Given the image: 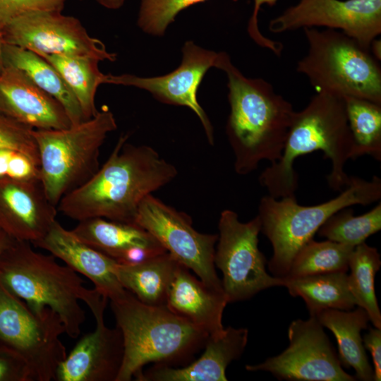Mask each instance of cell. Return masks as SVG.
I'll list each match as a JSON object with an SVG mask.
<instances>
[{"instance_id": "1", "label": "cell", "mask_w": 381, "mask_h": 381, "mask_svg": "<svg viewBox=\"0 0 381 381\" xmlns=\"http://www.w3.org/2000/svg\"><path fill=\"white\" fill-rule=\"evenodd\" d=\"M119 138L105 163L84 184L64 195L57 209L78 222L101 217L135 224L141 202L172 181L178 174L174 164L148 145Z\"/></svg>"}, {"instance_id": "2", "label": "cell", "mask_w": 381, "mask_h": 381, "mask_svg": "<svg viewBox=\"0 0 381 381\" xmlns=\"http://www.w3.org/2000/svg\"><path fill=\"white\" fill-rule=\"evenodd\" d=\"M214 67L228 78L230 114L226 133L236 172L249 174L263 160L277 161L295 112L292 104L266 80L243 75L225 52L218 53Z\"/></svg>"}, {"instance_id": "3", "label": "cell", "mask_w": 381, "mask_h": 381, "mask_svg": "<svg viewBox=\"0 0 381 381\" xmlns=\"http://www.w3.org/2000/svg\"><path fill=\"white\" fill-rule=\"evenodd\" d=\"M351 147L344 98L317 92L303 110L294 112L280 158L261 173L259 181L274 198L295 197L298 178L295 160L320 150L331 162L329 186L341 192L350 182L344 167L351 159Z\"/></svg>"}, {"instance_id": "4", "label": "cell", "mask_w": 381, "mask_h": 381, "mask_svg": "<svg viewBox=\"0 0 381 381\" xmlns=\"http://www.w3.org/2000/svg\"><path fill=\"white\" fill-rule=\"evenodd\" d=\"M124 356L116 381H130L150 363L172 366L190 359L204 347L207 334L166 306L140 301L128 291L111 301Z\"/></svg>"}, {"instance_id": "5", "label": "cell", "mask_w": 381, "mask_h": 381, "mask_svg": "<svg viewBox=\"0 0 381 381\" xmlns=\"http://www.w3.org/2000/svg\"><path fill=\"white\" fill-rule=\"evenodd\" d=\"M84 284L78 273L52 255L35 251L30 242L12 239L0 254V285L34 310L51 308L72 339L85 320L79 301L87 303L96 293Z\"/></svg>"}, {"instance_id": "6", "label": "cell", "mask_w": 381, "mask_h": 381, "mask_svg": "<svg viewBox=\"0 0 381 381\" xmlns=\"http://www.w3.org/2000/svg\"><path fill=\"white\" fill-rule=\"evenodd\" d=\"M381 198V179L370 181L351 176L339 195L325 202L304 206L296 197L281 200L270 195L261 198L258 214L261 231L270 241L273 255L268 268L274 277H284L298 251L313 239L321 226L339 210L354 205H366Z\"/></svg>"}, {"instance_id": "7", "label": "cell", "mask_w": 381, "mask_h": 381, "mask_svg": "<svg viewBox=\"0 0 381 381\" xmlns=\"http://www.w3.org/2000/svg\"><path fill=\"white\" fill-rule=\"evenodd\" d=\"M116 128L113 113L104 107L92 118L66 128L33 130L40 181L54 205L97 171L101 147Z\"/></svg>"}, {"instance_id": "8", "label": "cell", "mask_w": 381, "mask_h": 381, "mask_svg": "<svg viewBox=\"0 0 381 381\" xmlns=\"http://www.w3.org/2000/svg\"><path fill=\"white\" fill-rule=\"evenodd\" d=\"M303 29L308 50L296 71L317 92L381 104V68L369 49L339 30Z\"/></svg>"}, {"instance_id": "9", "label": "cell", "mask_w": 381, "mask_h": 381, "mask_svg": "<svg viewBox=\"0 0 381 381\" xmlns=\"http://www.w3.org/2000/svg\"><path fill=\"white\" fill-rule=\"evenodd\" d=\"M59 316L47 307L36 311L0 285V347L27 363L33 381L55 380L67 353Z\"/></svg>"}, {"instance_id": "10", "label": "cell", "mask_w": 381, "mask_h": 381, "mask_svg": "<svg viewBox=\"0 0 381 381\" xmlns=\"http://www.w3.org/2000/svg\"><path fill=\"white\" fill-rule=\"evenodd\" d=\"M218 229L214 265L222 273V284L228 303L248 300L265 289L283 286L282 277L271 276L266 271V258L258 248L261 223L258 215L241 222L236 212L224 210Z\"/></svg>"}, {"instance_id": "11", "label": "cell", "mask_w": 381, "mask_h": 381, "mask_svg": "<svg viewBox=\"0 0 381 381\" xmlns=\"http://www.w3.org/2000/svg\"><path fill=\"white\" fill-rule=\"evenodd\" d=\"M135 224L148 231L180 264L210 289L224 292L214 265L217 234H202L191 218L150 194L141 202Z\"/></svg>"}, {"instance_id": "12", "label": "cell", "mask_w": 381, "mask_h": 381, "mask_svg": "<svg viewBox=\"0 0 381 381\" xmlns=\"http://www.w3.org/2000/svg\"><path fill=\"white\" fill-rule=\"evenodd\" d=\"M5 44L32 51L38 55L89 56L114 61L104 43L91 37L80 21L61 12L32 11L8 24L1 31Z\"/></svg>"}, {"instance_id": "13", "label": "cell", "mask_w": 381, "mask_h": 381, "mask_svg": "<svg viewBox=\"0 0 381 381\" xmlns=\"http://www.w3.org/2000/svg\"><path fill=\"white\" fill-rule=\"evenodd\" d=\"M289 346L280 354L258 365H247L248 371H265L279 380L292 381H354L342 368L323 327L315 318L298 319L288 329Z\"/></svg>"}, {"instance_id": "14", "label": "cell", "mask_w": 381, "mask_h": 381, "mask_svg": "<svg viewBox=\"0 0 381 381\" xmlns=\"http://www.w3.org/2000/svg\"><path fill=\"white\" fill-rule=\"evenodd\" d=\"M322 26L338 29L370 50L381 33V0H300L271 20L269 29L281 33Z\"/></svg>"}, {"instance_id": "15", "label": "cell", "mask_w": 381, "mask_h": 381, "mask_svg": "<svg viewBox=\"0 0 381 381\" xmlns=\"http://www.w3.org/2000/svg\"><path fill=\"white\" fill-rule=\"evenodd\" d=\"M182 53L181 65L167 75L143 78L131 74H107L105 83L135 87L148 91L161 102L188 107L199 118L209 143L213 145V128L198 102L197 92L206 72L215 66L218 53L203 49L193 41L184 43Z\"/></svg>"}, {"instance_id": "16", "label": "cell", "mask_w": 381, "mask_h": 381, "mask_svg": "<svg viewBox=\"0 0 381 381\" xmlns=\"http://www.w3.org/2000/svg\"><path fill=\"white\" fill-rule=\"evenodd\" d=\"M104 310L92 313L95 329L81 337L66 355L55 380L116 381L123 360V339L119 327L105 325Z\"/></svg>"}, {"instance_id": "17", "label": "cell", "mask_w": 381, "mask_h": 381, "mask_svg": "<svg viewBox=\"0 0 381 381\" xmlns=\"http://www.w3.org/2000/svg\"><path fill=\"white\" fill-rule=\"evenodd\" d=\"M56 211L40 181L0 178V230L10 238L37 242L56 220Z\"/></svg>"}, {"instance_id": "18", "label": "cell", "mask_w": 381, "mask_h": 381, "mask_svg": "<svg viewBox=\"0 0 381 381\" xmlns=\"http://www.w3.org/2000/svg\"><path fill=\"white\" fill-rule=\"evenodd\" d=\"M0 111L35 130L71 126L62 105L22 70L6 65L0 73Z\"/></svg>"}, {"instance_id": "19", "label": "cell", "mask_w": 381, "mask_h": 381, "mask_svg": "<svg viewBox=\"0 0 381 381\" xmlns=\"http://www.w3.org/2000/svg\"><path fill=\"white\" fill-rule=\"evenodd\" d=\"M33 245L89 279L95 289L107 299H118L127 292L115 273L117 262L81 241L56 220L47 234Z\"/></svg>"}, {"instance_id": "20", "label": "cell", "mask_w": 381, "mask_h": 381, "mask_svg": "<svg viewBox=\"0 0 381 381\" xmlns=\"http://www.w3.org/2000/svg\"><path fill=\"white\" fill-rule=\"evenodd\" d=\"M248 330L229 326L217 337H208L202 356L182 367L155 365L142 372L140 381H226V369L243 353L248 342Z\"/></svg>"}, {"instance_id": "21", "label": "cell", "mask_w": 381, "mask_h": 381, "mask_svg": "<svg viewBox=\"0 0 381 381\" xmlns=\"http://www.w3.org/2000/svg\"><path fill=\"white\" fill-rule=\"evenodd\" d=\"M228 303L223 292L209 289L190 270L179 264L171 284L166 307L209 337L222 336L224 310Z\"/></svg>"}, {"instance_id": "22", "label": "cell", "mask_w": 381, "mask_h": 381, "mask_svg": "<svg viewBox=\"0 0 381 381\" xmlns=\"http://www.w3.org/2000/svg\"><path fill=\"white\" fill-rule=\"evenodd\" d=\"M71 231L81 241L117 262L137 248L167 252L148 231L136 224L95 217L79 221Z\"/></svg>"}, {"instance_id": "23", "label": "cell", "mask_w": 381, "mask_h": 381, "mask_svg": "<svg viewBox=\"0 0 381 381\" xmlns=\"http://www.w3.org/2000/svg\"><path fill=\"white\" fill-rule=\"evenodd\" d=\"M313 317L334 334L341 365L352 368L356 372V379L374 380V371L369 363L361 334L363 329L368 328L370 321L366 311L361 307L354 310L325 309Z\"/></svg>"}, {"instance_id": "24", "label": "cell", "mask_w": 381, "mask_h": 381, "mask_svg": "<svg viewBox=\"0 0 381 381\" xmlns=\"http://www.w3.org/2000/svg\"><path fill=\"white\" fill-rule=\"evenodd\" d=\"M179 264L166 252L138 264L117 262L115 273L123 287L142 303L166 306L168 292Z\"/></svg>"}, {"instance_id": "25", "label": "cell", "mask_w": 381, "mask_h": 381, "mask_svg": "<svg viewBox=\"0 0 381 381\" xmlns=\"http://www.w3.org/2000/svg\"><path fill=\"white\" fill-rule=\"evenodd\" d=\"M4 59L5 66L22 70L37 87L56 99L64 108L71 125L85 121L76 97L48 61L32 51L8 44L4 46Z\"/></svg>"}, {"instance_id": "26", "label": "cell", "mask_w": 381, "mask_h": 381, "mask_svg": "<svg viewBox=\"0 0 381 381\" xmlns=\"http://www.w3.org/2000/svg\"><path fill=\"white\" fill-rule=\"evenodd\" d=\"M292 296L301 297L313 316L325 309L350 310L356 306L346 272H332L296 278L282 277Z\"/></svg>"}, {"instance_id": "27", "label": "cell", "mask_w": 381, "mask_h": 381, "mask_svg": "<svg viewBox=\"0 0 381 381\" xmlns=\"http://www.w3.org/2000/svg\"><path fill=\"white\" fill-rule=\"evenodd\" d=\"M52 64L76 97L84 119L95 116L98 110L95 98L98 87L106 83L107 74L99 68L97 59L89 56L40 55Z\"/></svg>"}, {"instance_id": "28", "label": "cell", "mask_w": 381, "mask_h": 381, "mask_svg": "<svg viewBox=\"0 0 381 381\" xmlns=\"http://www.w3.org/2000/svg\"><path fill=\"white\" fill-rule=\"evenodd\" d=\"M381 266L377 250L365 242L354 247L349 260V289L356 306L363 308L375 327L381 329V313L375 291V277Z\"/></svg>"}, {"instance_id": "29", "label": "cell", "mask_w": 381, "mask_h": 381, "mask_svg": "<svg viewBox=\"0 0 381 381\" xmlns=\"http://www.w3.org/2000/svg\"><path fill=\"white\" fill-rule=\"evenodd\" d=\"M351 134V159L369 155L381 161V104L368 99L344 98Z\"/></svg>"}, {"instance_id": "30", "label": "cell", "mask_w": 381, "mask_h": 381, "mask_svg": "<svg viewBox=\"0 0 381 381\" xmlns=\"http://www.w3.org/2000/svg\"><path fill=\"white\" fill-rule=\"evenodd\" d=\"M353 246L327 239H311L294 256L284 277L296 278L309 275L346 272Z\"/></svg>"}, {"instance_id": "31", "label": "cell", "mask_w": 381, "mask_h": 381, "mask_svg": "<svg viewBox=\"0 0 381 381\" xmlns=\"http://www.w3.org/2000/svg\"><path fill=\"white\" fill-rule=\"evenodd\" d=\"M349 207L339 210L327 219L318 231V235L355 247L381 229V202L359 216H354L353 210Z\"/></svg>"}, {"instance_id": "32", "label": "cell", "mask_w": 381, "mask_h": 381, "mask_svg": "<svg viewBox=\"0 0 381 381\" xmlns=\"http://www.w3.org/2000/svg\"><path fill=\"white\" fill-rule=\"evenodd\" d=\"M205 1L140 0L138 25L147 34L162 36L180 11Z\"/></svg>"}, {"instance_id": "33", "label": "cell", "mask_w": 381, "mask_h": 381, "mask_svg": "<svg viewBox=\"0 0 381 381\" xmlns=\"http://www.w3.org/2000/svg\"><path fill=\"white\" fill-rule=\"evenodd\" d=\"M33 130L0 111V150L23 152L40 164Z\"/></svg>"}, {"instance_id": "34", "label": "cell", "mask_w": 381, "mask_h": 381, "mask_svg": "<svg viewBox=\"0 0 381 381\" xmlns=\"http://www.w3.org/2000/svg\"><path fill=\"white\" fill-rule=\"evenodd\" d=\"M0 178L40 181V164L28 155L13 150H0Z\"/></svg>"}, {"instance_id": "35", "label": "cell", "mask_w": 381, "mask_h": 381, "mask_svg": "<svg viewBox=\"0 0 381 381\" xmlns=\"http://www.w3.org/2000/svg\"><path fill=\"white\" fill-rule=\"evenodd\" d=\"M65 0H0V31L18 17L32 11L61 12Z\"/></svg>"}, {"instance_id": "36", "label": "cell", "mask_w": 381, "mask_h": 381, "mask_svg": "<svg viewBox=\"0 0 381 381\" xmlns=\"http://www.w3.org/2000/svg\"><path fill=\"white\" fill-rule=\"evenodd\" d=\"M0 381H33L25 361L2 347H0Z\"/></svg>"}, {"instance_id": "37", "label": "cell", "mask_w": 381, "mask_h": 381, "mask_svg": "<svg viewBox=\"0 0 381 381\" xmlns=\"http://www.w3.org/2000/svg\"><path fill=\"white\" fill-rule=\"evenodd\" d=\"M364 348L370 353L373 361L374 380H381V329L370 328L363 339Z\"/></svg>"}, {"instance_id": "38", "label": "cell", "mask_w": 381, "mask_h": 381, "mask_svg": "<svg viewBox=\"0 0 381 381\" xmlns=\"http://www.w3.org/2000/svg\"><path fill=\"white\" fill-rule=\"evenodd\" d=\"M277 0H254V8L253 14L249 20L248 32L250 37L260 46L265 47L269 43V38L265 37L258 28V15L260 7L263 4L272 6Z\"/></svg>"}, {"instance_id": "39", "label": "cell", "mask_w": 381, "mask_h": 381, "mask_svg": "<svg viewBox=\"0 0 381 381\" xmlns=\"http://www.w3.org/2000/svg\"><path fill=\"white\" fill-rule=\"evenodd\" d=\"M98 4L109 9H118L121 8L124 0H96Z\"/></svg>"}, {"instance_id": "40", "label": "cell", "mask_w": 381, "mask_h": 381, "mask_svg": "<svg viewBox=\"0 0 381 381\" xmlns=\"http://www.w3.org/2000/svg\"><path fill=\"white\" fill-rule=\"evenodd\" d=\"M370 52L376 59L381 60V41L380 40L375 38L372 41Z\"/></svg>"}, {"instance_id": "41", "label": "cell", "mask_w": 381, "mask_h": 381, "mask_svg": "<svg viewBox=\"0 0 381 381\" xmlns=\"http://www.w3.org/2000/svg\"><path fill=\"white\" fill-rule=\"evenodd\" d=\"M13 238L0 230V254L9 245Z\"/></svg>"}, {"instance_id": "42", "label": "cell", "mask_w": 381, "mask_h": 381, "mask_svg": "<svg viewBox=\"0 0 381 381\" xmlns=\"http://www.w3.org/2000/svg\"><path fill=\"white\" fill-rule=\"evenodd\" d=\"M4 41L3 39L2 33L0 31V73L5 67L4 59Z\"/></svg>"}]
</instances>
